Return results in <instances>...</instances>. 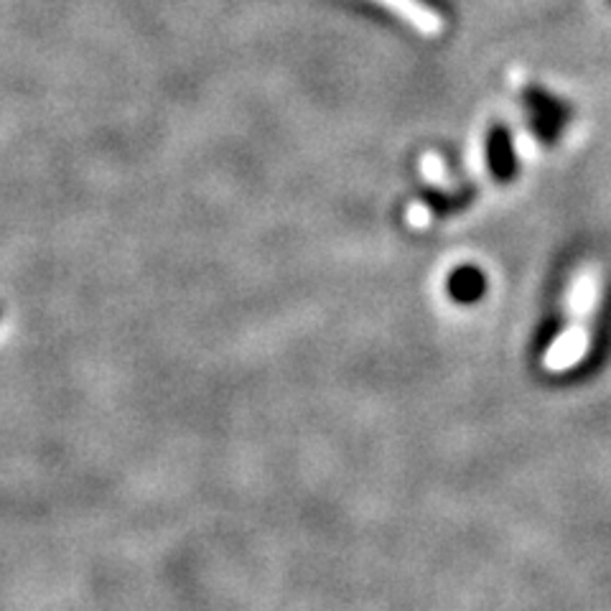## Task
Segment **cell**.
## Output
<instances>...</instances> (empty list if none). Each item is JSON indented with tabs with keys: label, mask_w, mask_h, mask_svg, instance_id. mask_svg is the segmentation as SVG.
<instances>
[{
	"label": "cell",
	"mask_w": 611,
	"mask_h": 611,
	"mask_svg": "<svg viewBox=\"0 0 611 611\" xmlns=\"http://www.w3.org/2000/svg\"><path fill=\"white\" fill-rule=\"evenodd\" d=\"M451 286H453V293H457L459 299H477V296L482 293L484 281L477 270L469 268V270H459Z\"/></svg>",
	"instance_id": "obj_4"
},
{
	"label": "cell",
	"mask_w": 611,
	"mask_h": 611,
	"mask_svg": "<svg viewBox=\"0 0 611 611\" xmlns=\"http://www.w3.org/2000/svg\"><path fill=\"white\" fill-rule=\"evenodd\" d=\"M380 3L390 6L392 11H398L400 16H405L410 23H415L418 29L425 33H435L441 29V19L435 16L431 8H425L423 3H418V0H380Z\"/></svg>",
	"instance_id": "obj_3"
},
{
	"label": "cell",
	"mask_w": 611,
	"mask_h": 611,
	"mask_svg": "<svg viewBox=\"0 0 611 611\" xmlns=\"http://www.w3.org/2000/svg\"><path fill=\"white\" fill-rule=\"evenodd\" d=\"M0 317H3V309H0Z\"/></svg>",
	"instance_id": "obj_5"
},
{
	"label": "cell",
	"mask_w": 611,
	"mask_h": 611,
	"mask_svg": "<svg viewBox=\"0 0 611 611\" xmlns=\"http://www.w3.org/2000/svg\"><path fill=\"white\" fill-rule=\"evenodd\" d=\"M487 156H489V166H492V173L497 179H512L514 169H518V161H514V146L512 138L504 128H494L489 133V143H487Z\"/></svg>",
	"instance_id": "obj_2"
},
{
	"label": "cell",
	"mask_w": 611,
	"mask_h": 611,
	"mask_svg": "<svg viewBox=\"0 0 611 611\" xmlns=\"http://www.w3.org/2000/svg\"><path fill=\"white\" fill-rule=\"evenodd\" d=\"M525 104L530 112L532 130H535L543 141H555V138L561 136V130L565 128V120L571 116L569 104L555 100L553 94L538 90V87H530L525 92Z\"/></svg>",
	"instance_id": "obj_1"
}]
</instances>
